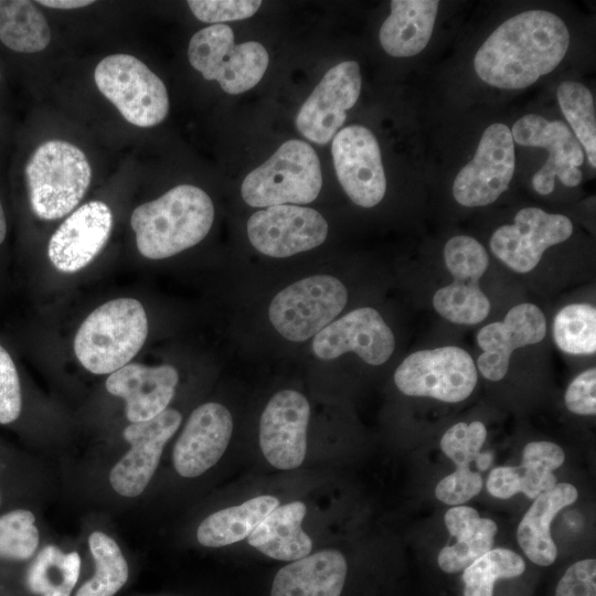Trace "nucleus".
Masks as SVG:
<instances>
[{"instance_id": "obj_1", "label": "nucleus", "mask_w": 596, "mask_h": 596, "mask_svg": "<svg viewBox=\"0 0 596 596\" xmlns=\"http://www.w3.org/2000/svg\"><path fill=\"white\" fill-rule=\"evenodd\" d=\"M570 33L556 14L531 10L500 24L477 51V75L487 84L521 89L552 72L563 60Z\"/></svg>"}, {"instance_id": "obj_2", "label": "nucleus", "mask_w": 596, "mask_h": 596, "mask_svg": "<svg viewBox=\"0 0 596 596\" xmlns=\"http://www.w3.org/2000/svg\"><path fill=\"white\" fill-rule=\"evenodd\" d=\"M214 220L211 198L200 188L180 184L137 206L130 217L137 248L150 259L173 256L200 243Z\"/></svg>"}, {"instance_id": "obj_3", "label": "nucleus", "mask_w": 596, "mask_h": 596, "mask_svg": "<svg viewBox=\"0 0 596 596\" xmlns=\"http://www.w3.org/2000/svg\"><path fill=\"white\" fill-rule=\"evenodd\" d=\"M148 319L134 298H116L97 307L74 338L79 363L94 374H111L129 363L142 348Z\"/></svg>"}, {"instance_id": "obj_4", "label": "nucleus", "mask_w": 596, "mask_h": 596, "mask_svg": "<svg viewBox=\"0 0 596 596\" xmlns=\"http://www.w3.org/2000/svg\"><path fill=\"white\" fill-rule=\"evenodd\" d=\"M25 180L33 213L41 220H56L72 212L84 198L92 169L77 146L51 139L31 155Z\"/></svg>"}, {"instance_id": "obj_5", "label": "nucleus", "mask_w": 596, "mask_h": 596, "mask_svg": "<svg viewBox=\"0 0 596 596\" xmlns=\"http://www.w3.org/2000/svg\"><path fill=\"white\" fill-rule=\"evenodd\" d=\"M321 187V167L315 149L302 140L290 139L245 177L241 192L248 205L269 207L310 203Z\"/></svg>"}, {"instance_id": "obj_6", "label": "nucleus", "mask_w": 596, "mask_h": 596, "mask_svg": "<svg viewBox=\"0 0 596 596\" xmlns=\"http://www.w3.org/2000/svg\"><path fill=\"white\" fill-rule=\"evenodd\" d=\"M191 66L207 81H217L227 94H241L254 87L268 65L266 49L256 41L234 44V32L227 24H211L190 40Z\"/></svg>"}, {"instance_id": "obj_7", "label": "nucleus", "mask_w": 596, "mask_h": 596, "mask_svg": "<svg viewBox=\"0 0 596 596\" xmlns=\"http://www.w3.org/2000/svg\"><path fill=\"white\" fill-rule=\"evenodd\" d=\"M94 79L99 92L137 127H153L168 115L169 97L163 82L132 55L104 57L95 68Z\"/></svg>"}, {"instance_id": "obj_8", "label": "nucleus", "mask_w": 596, "mask_h": 596, "mask_svg": "<svg viewBox=\"0 0 596 596\" xmlns=\"http://www.w3.org/2000/svg\"><path fill=\"white\" fill-rule=\"evenodd\" d=\"M347 301V288L338 278L315 275L279 291L270 302L268 316L279 334L301 342L328 326Z\"/></svg>"}, {"instance_id": "obj_9", "label": "nucleus", "mask_w": 596, "mask_h": 596, "mask_svg": "<svg viewBox=\"0 0 596 596\" xmlns=\"http://www.w3.org/2000/svg\"><path fill=\"white\" fill-rule=\"evenodd\" d=\"M477 381L471 355L453 345L416 351L406 356L394 373L395 385L403 394L447 403L466 400Z\"/></svg>"}, {"instance_id": "obj_10", "label": "nucleus", "mask_w": 596, "mask_h": 596, "mask_svg": "<svg viewBox=\"0 0 596 596\" xmlns=\"http://www.w3.org/2000/svg\"><path fill=\"white\" fill-rule=\"evenodd\" d=\"M444 259L454 281L435 292V310L457 324L483 321L490 311V301L479 287L489 265L486 248L471 236L457 235L446 243Z\"/></svg>"}, {"instance_id": "obj_11", "label": "nucleus", "mask_w": 596, "mask_h": 596, "mask_svg": "<svg viewBox=\"0 0 596 596\" xmlns=\"http://www.w3.org/2000/svg\"><path fill=\"white\" fill-rule=\"evenodd\" d=\"M514 162L510 128L500 123L490 125L482 134L473 159L455 178V200L469 207L494 202L508 189Z\"/></svg>"}, {"instance_id": "obj_12", "label": "nucleus", "mask_w": 596, "mask_h": 596, "mask_svg": "<svg viewBox=\"0 0 596 596\" xmlns=\"http://www.w3.org/2000/svg\"><path fill=\"white\" fill-rule=\"evenodd\" d=\"M331 152L337 178L350 200L359 206L379 204L386 191L380 146L364 126H348L333 137Z\"/></svg>"}, {"instance_id": "obj_13", "label": "nucleus", "mask_w": 596, "mask_h": 596, "mask_svg": "<svg viewBox=\"0 0 596 596\" xmlns=\"http://www.w3.org/2000/svg\"><path fill=\"white\" fill-rule=\"evenodd\" d=\"M572 233L573 224L565 215L524 207L517 213L513 224L494 231L490 248L512 270L524 274L536 267L549 247L566 241Z\"/></svg>"}, {"instance_id": "obj_14", "label": "nucleus", "mask_w": 596, "mask_h": 596, "mask_svg": "<svg viewBox=\"0 0 596 596\" xmlns=\"http://www.w3.org/2000/svg\"><path fill=\"white\" fill-rule=\"evenodd\" d=\"M327 233V221L318 211L290 204L259 210L247 222L252 245L276 258L312 249L324 242Z\"/></svg>"}, {"instance_id": "obj_15", "label": "nucleus", "mask_w": 596, "mask_h": 596, "mask_svg": "<svg viewBox=\"0 0 596 596\" xmlns=\"http://www.w3.org/2000/svg\"><path fill=\"white\" fill-rule=\"evenodd\" d=\"M181 421L179 411L166 408L156 417L131 423L124 429V438L131 447L109 473L110 486L118 494L134 498L142 493L157 470L166 444Z\"/></svg>"}, {"instance_id": "obj_16", "label": "nucleus", "mask_w": 596, "mask_h": 596, "mask_svg": "<svg viewBox=\"0 0 596 596\" xmlns=\"http://www.w3.org/2000/svg\"><path fill=\"white\" fill-rule=\"evenodd\" d=\"M511 134L521 146L542 147L550 151L545 164L532 178L539 194L547 195L553 191L555 177L566 187L581 183L578 167L584 162L583 148L564 121H551L530 114L514 123Z\"/></svg>"}, {"instance_id": "obj_17", "label": "nucleus", "mask_w": 596, "mask_h": 596, "mask_svg": "<svg viewBox=\"0 0 596 596\" xmlns=\"http://www.w3.org/2000/svg\"><path fill=\"white\" fill-rule=\"evenodd\" d=\"M361 92L360 66L345 61L331 67L300 107L296 126L308 140L328 143L343 125L347 110L354 106Z\"/></svg>"}, {"instance_id": "obj_18", "label": "nucleus", "mask_w": 596, "mask_h": 596, "mask_svg": "<svg viewBox=\"0 0 596 596\" xmlns=\"http://www.w3.org/2000/svg\"><path fill=\"white\" fill-rule=\"evenodd\" d=\"M311 347L320 360L355 352L368 364L381 365L393 354L395 338L379 311L361 307L326 326L313 337Z\"/></svg>"}, {"instance_id": "obj_19", "label": "nucleus", "mask_w": 596, "mask_h": 596, "mask_svg": "<svg viewBox=\"0 0 596 596\" xmlns=\"http://www.w3.org/2000/svg\"><path fill=\"white\" fill-rule=\"evenodd\" d=\"M309 416V403L297 391L283 390L269 400L260 416L259 446L273 467L289 470L304 462Z\"/></svg>"}, {"instance_id": "obj_20", "label": "nucleus", "mask_w": 596, "mask_h": 596, "mask_svg": "<svg viewBox=\"0 0 596 596\" xmlns=\"http://www.w3.org/2000/svg\"><path fill=\"white\" fill-rule=\"evenodd\" d=\"M113 228L109 206L99 200L77 207L51 236L47 256L62 273L86 267L104 248Z\"/></svg>"}, {"instance_id": "obj_21", "label": "nucleus", "mask_w": 596, "mask_h": 596, "mask_svg": "<svg viewBox=\"0 0 596 596\" xmlns=\"http://www.w3.org/2000/svg\"><path fill=\"white\" fill-rule=\"evenodd\" d=\"M232 433L233 418L225 406L214 402L198 406L174 445L175 471L185 478L204 473L223 456Z\"/></svg>"}, {"instance_id": "obj_22", "label": "nucleus", "mask_w": 596, "mask_h": 596, "mask_svg": "<svg viewBox=\"0 0 596 596\" xmlns=\"http://www.w3.org/2000/svg\"><path fill=\"white\" fill-rule=\"evenodd\" d=\"M545 333V316L538 306L524 302L512 307L503 321L489 323L477 334V343L482 350L477 360L480 373L489 381L503 379L512 352L541 342Z\"/></svg>"}, {"instance_id": "obj_23", "label": "nucleus", "mask_w": 596, "mask_h": 596, "mask_svg": "<svg viewBox=\"0 0 596 596\" xmlns=\"http://www.w3.org/2000/svg\"><path fill=\"white\" fill-rule=\"evenodd\" d=\"M178 381V371L172 365L128 363L109 374L105 385L108 393L125 401L127 419L140 423L156 417L167 408Z\"/></svg>"}, {"instance_id": "obj_24", "label": "nucleus", "mask_w": 596, "mask_h": 596, "mask_svg": "<svg viewBox=\"0 0 596 596\" xmlns=\"http://www.w3.org/2000/svg\"><path fill=\"white\" fill-rule=\"evenodd\" d=\"M348 573L343 554L322 550L281 567L270 596H341Z\"/></svg>"}, {"instance_id": "obj_25", "label": "nucleus", "mask_w": 596, "mask_h": 596, "mask_svg": "<svg viewBox=\"0 0 596 596\" xmlns=\"http://www.w3.org/2000/svg\"><path fill=\"white\" fill-rule=\"evenodd\" d=\"M577 489L567 482L556 483L539 494L521 519L517 539L525 556L539 566H550L557 556L551 523L563 508L573 504Z\"/></svg>"}, {"instance_id": "obj_26", "label": "nucleus", "mask_w": 596, "mask_h": 596, "mask_svg": "<svg viewBox=\"0 0 596 596\" xmlns=\"http://www.w3.org/2000/svg\"><path fill=\"white\" fill-rule=\"evenodd\" d=\"M379 39L384 51L395 57H408L423 51L430 40L439 1L393 0Z\"/></svg>"}, {"instance_id": "obj_27", "label": "nucleus", "mask_w": 596, "mask_h": 596, "mask_svg": "<svg viewBox=\"0 0 596 596\" xmlns=\"http://www.w3.org/2000/svg\"><path fill=\"white\" fill-rule=\"evenodd\" d=\"M444 521L450 536L456 538V543L446 545L438 554L437 563L444 573H460L493 549L497 524L480 518L476 509L455 505L446 512Z\"/></svg>"}, {"instance_id": "obj_28", "label": "nucleus", "mask_w": 596, "mask_h": 596, "mask_svg": "<svg viewBox=\"0 0 596 596\" xmlns=\"http://www.w3.org/2000/svg\"><path fill=\"white\" fill-rule=\"evenodd\" d=\"M307 507L294 501L276 507L247 536L251 546L279 561H296L310 554L312 541L301 528Z\"/></svg>"}, {"instance_id": "obj_29", "label": "nucleus", "mask_w": 596, "mask_h": 596, "mask_svg": "<svg viewBox=\"0 0 596 596\" xmlns=\"http://www.w3.org/2000/svg\"><path fill=\"white\" fill-rule=\"evenodd\" d=\"M278 505L279 500L276 497L265 494L216 511L200 523L196 539L207 547H222L247 539L260 521Z\"/></svg>"}, {"instance_id": "obj_30", "label": "nucleus", "mask_w": 596, "mask_h": 596, "mask_svg": "<svg viewBox=\"0 0 596 596\" xmlns=\"http://www.w3.org/2000/svg\"><path fill=\"white\" fill-rule=\"evenodd\" d=\"M0 41L19 53L43 51L51 41L47 20L32 1L0 0Z\"/></svg>"}, {"instance_id": "obj_31", "label": "nucleus", "mask_w": 596, "mask_h": 596, "mask_svg": "<svg viewBox=\"0 0 596 596\" xmlns=\"http://www.w3.org/2000/svg\"><path fill=\"white\" fill-rule=\"evenodd\" d=\"M81 571L77 552L64 553L55 545H46L31 564L26 584L35 595L71 596Z\"/></svg>"}, {"instance_id": "obj_32", "label": "nucleus", "mask_w": 596, "mask_h": 596, "mask_svg": "<svg viewBox=\"0 0 596 596\" xmlns=\"http://www.w3.org/2000/svg\"><path fill=\"white\" fill-rule=\"evenodd\" d=\"M95 562V573L75 596H114L128 579V564L116 541L104 532L95 531L88 538Z\"/></svg>"}, {"instance_id": "obj_33", "label": "nucleus", "mask_w": 596, "mask_h": 596, "mask_svg": "<svg viewBox=\"0 0 596 596\" xmlns=\"http://www.w3.org/2000/svg\"><path fill=\"white\" fill-rule=\"evenodd\" d=\"M524 571V560L518 553L491 549L461 572L462 596H493L498 581L519 577Z\"/></svg>"}, {"instance_id": "obj_34", "label": "nucleus", "mask_w": 596, "mask_h": 596, "mask_svg": "<svg viewBox=\"0 0 596 596\" xmlns=\"http://www.w3.org/2000/svg\"><path fill=\"white\" fill-rule=\"evenodd\" d=\"M565 459L563 449L547 440L531 441L522 451V461L517 466L520 480V493L535 499L542 492L553 488L556 477L553 471L560 468Z\"/></svg>"}, {"instance_id": "obj_35", "label": "nucleus", "mask_w": 596, "mask_h": 596, "mask_svg": "<svg viewBox=\"0 0 596 596\" xmlns=\"http://www.w3.org/2000/svg\"><path fill=\"white\" fill-rule=\"evenodd\" d=\"M560 107L584 147L589 164L596 167V118L593 95L577 82H563L556 92Z\"/></svg>"}, {"instance_id": "obj_36", "label": "nucleus", "mask_w": 596, "mask_h": 596, "mask_svg": "<svg viewBox=\"0 0 596 596\" xmlns=\"http://www.w3.org/2000/svg\"><path fill=\"white\" fill-rule=\"evenodd\" d=\"M553 338L558 349L566 353H595V307L588 304H572L563 307L554 317Z\"/></svg>"}, {"instance_id": "obj_37", "label": "nucleus", "mask_w": 596, "mask_h": 596, "mask_svg": "<svg viewBox=\"0 0 596 596\" xmlns=\"http://www.w3.org/2000/svg\"><path fill=\"white\" fill-rule=\"evenodd\" d=\"M40 534L30 510L18 509L0 515V558L24 561L39 546Z\"/></svg>"}, {"instance_id": "obj_38", "label": "nucleus", "mask_w": 596, "mask_h": 596, "mask_svg": "<svg viewBox=\"0 0 596 596\" xmlns=\"http://www.w3.org/2000/svg\"><path fill=\"white\" fill-rule=\"evenodd\" d=\"M486 438L487 429L481 422H460L445 432L439 444L456 467H469L470 462L477 460Z\"/></svg>"}, {"instance_id": "obj_39", "label": "nucleus", "mask_w": 596, "mask_h": 596, "mask_svg": "<svg viewBox=\"0 0 596 596\" xmlns=\"http://www.w3.org/2000/svg\"><path fill=\"white\" fill-rule=\"evenodd\" d=\"M196 19L202 22H221L247 19L259 9L262 1L254 0H190L187 2Z\"/></svg>"}, {"instance_id": "obj_40", "label": "nucleus", "mask_w": 596, "mask_h": 596, "mask_svg": "<svg viewBox=\"0 0 596 596\" xmlns=\"http://www.w3.org/2000/svg\"><path fill=\"white\" fill-rule=\"evenodd\" d=\"M482 486L483 480L479 472L470 470V467H457L438 482L435 496L446 504L459 505L477 496Z\"/></svg>"}, {"instance_id": "obj_41", "label": "nucleus", "mask_w": 596, "mask_h": 596, "mask_svg": "<svg viewBox=\"0 0 596 596\" xmlns=\"http://www.w3.org/2000/svg\"><path fill=\"white\" fill-rule=\"evenodd\" d=\"M22 407L19 374L8 351L0 344V424L14 422Z\"/></svg>"}, {"instance_id": "obj_42", "label": "nucleus", "mask_w": 596, "mask_h": 596, "mask_svg": "<svg viewBox=\"0 0 596 596\" xmlns=\"http://www.w3.org/2000/svg\"><path fill=\"white\" fill-rule=\"evenodd\" d=\"M553 596H596V561L571 564L556 583Z\"/></svg>"}, {"instance_id": "obj_43", "label": "nucleus", "mask_w": 596, "mask_h": 596, "mask_svg": "<svg viewBox=\"0 0 596 596\" xmlns=\"http://www.w3.org/2000/svg\"><path fill=\"white\" fill-rule=\"evenodd\" d=\"M596 369L578 374L567 386L564 402L567 409L577 415L596 414Z\"/></svg>"}, {"instance_id": "obj_44", "label": "nucleus", "mask_w": 596, "mask_h": 596, "mask_svg": "<svg viewBox=\"0 0 596 596\" xmlns=\"http://www.w3.org/2000/svg\"><path fill=\"white\" fill-rule=\"evenodd\" d=\"M486 487L492 497L499 499H509L520 493V480L515 467L493 468L488 476Z\"/></svg>"}, {"instance_id": "obj_45", "label": "nucleus", "mask_w": 596, "mask_h": 596, "mask_svg": "<svg viewBox=\"0 0 596 596\" xmlns=\"http://www.w3.org/2000/svg\"><path fill=\"white\" fill-rule=\"evenodd\" d=\"M36 3L44 7L53 8V9L68 10V9H78V8L87 7L94 3V1L92 0H38Z\"/></svg>"}, {"instance_id": "obj_46", "label": "nucleus", "mask_w": 596, "mask_h": 596, "mask_svg": "<svg viewBox=\"0 0 596 596\" xmlns=\"http://www.w3.org/2000/svg\"><path fill=\"white\" fill-rule=\"evenodd\" d=\"M493 455L491 451L480 453L476 462L477 468L480 471L487 470L492 464Z\"/></svg>"}, {"instance_id": "obj_47", "label": "nucleus", "mask_w": 596, "mask_h": 596, "mask_svg": "<svg viewBox=\"0 0 596 596\" xmlns=\"http://www.w3.org/2000/svg\"><path fill=\"white\" fill-rule=\"evenodd\" d=\"M7 235V221L3 206L0 200V245L3 243Z\"/></svg>"}, {"instance_id": "obj_48", "label": "nucleus", "mask_w": 596, "mask_h": 596, "mask_svg": "<svg viewBox=\"0 0 596 596\" xmlns=\"http://www.w3.org/2000/svg\"><path fill=\"white\" fill-rule=\"evenodd\" d=\"M0 81H1V73H0Z\"/></svg>"}]
</instances>
